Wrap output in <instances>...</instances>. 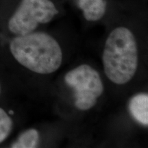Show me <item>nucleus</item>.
I'll list each match as a JSON object with an SVG mask.
<instances>
[{
	"mask_svg": "<svg viewBox=\"0 0 148 148\" xmlns=\"http://www.w3.org/2000/svg\"><path fill=\"white\" fill-rule=\"evenodd\" d=\"M10 49L18 63L37 73H53L62 64L60 45L46 33L32 32L16 36L10 42Z\"/></svg>",
	"mask_w": 148,
	"mask_h": 148,
	"instance_id": "f257e3e1",
	"label": "nucleus"
},
{
	"mask_svg": "<svg viewBox=\"0 0 148 148\" xmlns=\"http://www.w3.org/2000/svg\"><path fill=\"white\" fill-rule=\"evenodd\" d=\"M105 74L116 84H126L134 77L138 66V49L129 29L119 27L109 34L102 56Z\"/></svg>",
	"mask_w": 148,
	"mask_h": 148,
	"instance_id": "f03ea898",
	"label": "nucleus"
},
{
	"mask_svg": "<svg viewBox=\"0 0 148 148\" xmlns=\"http://www.w3.org/2000/svg\"><path fill=\"white\" fill-rule=\"evenodd\" d=\"M58 14L51 0H21L9 20V30L21 36L34 32L39 24L50 22Z\"/></svg>",
	"mask_w": 148,
	"mask_h": 148,
	"instance_id": "7ed1b4c3",
	"label": "nucleus"
},
{
	"mask_svg": "<svg viewBox=\"0 0 148 148\" xmlns=\"http://www.w3.org/2000/svg\"><path fill=\"white\" fill-rule=\"evenodd\" d=\"M64 81L74 90L75 105L81 110H87L97 103L103 93V86L98 72L87 64H82L68 72Z\"/></svg>",
	"mask_w": 148,
	"mask_h": 148,
	"instance_id": "20e7f679",
	"label": "nucleus"
},
{
	"mask_svg": "<svg viewBox=\"0 0 148 148\" xmlns=\"http://www.w3.org/2000/svg\"><path fill=\"white\" fill-rule=\"evenodd\" d=\"M77 3L85 19L88 21H98L106 13L107 2L105 0H78Z\"/></svg>",
	"mask_w": 148,
	"mask_h": 148,
	"instance_id": "39448f33",
	"label": "nucleus"
},
{
	"mask_svg": "<svg viewBox=\"0 0 148 148\" xmlns=\"http://www.w3.org/2000/svg\"><path fill=\"white\" fill-rule=\"evenodd\" d=\"M129 110L135 120L140 124L148 125V95L140 93L133 96L129 102Z\"/></svg>",
	"mask_w": 148,
	"mask_h": 148,
	"instance_id": "423d86ee",
	"label": "nucleus"
},
{
	"mask_svg": "<svg viewBox=\"0 0 148 148\" xmlns=\"http://www.w3.org/2000/svg\"><path fill=\"white\" fill-rule=\"evenodd\" d=\"M39 135L36 130L29 129L21 133L11 145L12 148H35L38 145Z\"/></svg>",
	"mask_w": 148,
	"mask_h": 148,
	"instance_id": "0eeeda50",
	"label": "nucleus"
},
{
	"mask_svg": "<svg viewBox=\"0 0 148 148\" xmlns=\"http://www.w3.org/2000/svg\"><path fill=\"white\" fill-rule=\"evenodd\" d=\"M13 121L7 112L0 107V144L6 139L12 132Z\"/></svg>",
	"mask_w": 148,
	"mask_h": 148,
	"instance_id": "6e6552de",
	"label": "nucleus"
},
{
	"mask_svg": "<svg viewBox=\"0 0 148 148\" xmlns=\"http://www.w3.org/2000/svg\"><path fill=\"white\" fill-rule=\"evenodd\" d=\"M0 92H1V86H0Z\"/></svg>",
	"mask_w": 148,
	"mask_h": 148,
	"instance_id": "1a4fd4ad",
	"label": "nucleus"
}]
</instances>
